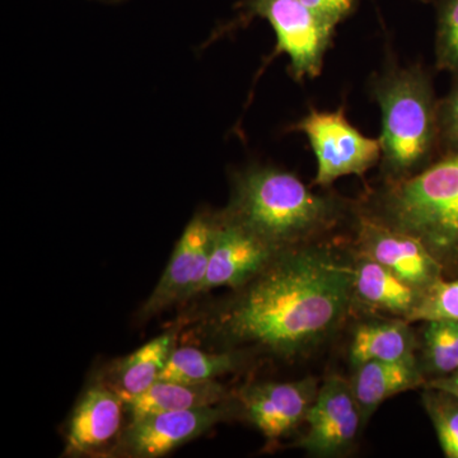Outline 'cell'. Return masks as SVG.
I'll return each mask as SVG.
<instances>
[{"mask_svg": "<svg viewBox=\"0 0 458 458\" xmlns=\"http://www.w3.org/2000/svg\"><path fill=\"white\" fill-rule=\"evenodd\" d=\"M439 148L441 156L458 153V80L438 102Z\"/></svg>", "mask_w": 458, "mask_h": 458, "instance_id": "cell-24", "label": "cell"}, {"mask_svg": "<svg viewBox=\"0 0 458 458\" xmlns=\"http://www.w3.org/2000/svg\"><path fill=\"white\" fill-rule=\"evenodd\" d=\"M307 8L311 9L327 25L336 27L352 16L357 7V0H301Z\"/></svg>", "mask_w": 458, "mask_h": 458, "instance_id": "cell-25", "label": "cell"}, {"mask_svg": "<svg viewBox=\"0 0 458 458\" xmlns=\"http://www.w3.org/2000/svg\"><path fill=\"white\" fill-rule=\"evenodd\" d=\"M436 66L458 80V0H439L437 12Z\"/></svg>", "mask_w": 458, "mask_h": 458, "instance_id": "cell-23", "label": "cell"}, {"mask_svg": "<svg viewBox=\"0 0 458 458\" xmlns=\"http://www.w3.org/2000/svg\"><path fill=\"white\" fill-rule=\"evenodd\" d=\"M417 340L405 319H373L355 328L349 357L352 366L369 360H415Z\"/></svg>", "mask_w": 458, "mask_h": 458, "instance_id": "cell-18", "label": "cell"}, {"mask_svg": "<svg viewBox=\"0 0 458 458\" xmlns=\"http://www.w3.org/2000/svg\"><path fill=\"white\" fill-rule=\"evenodd\" d=\"M354 261L319 240L274 256L197 319L204 345L291 360L335 334L354 304Z\"/></svg>", "mask_w": 458, "mask_h": 458, "instance_id": "cell-1", "label": "cell"}, {"mask_svg": "<svg viewBox=\"0 0 458 458\" xmlns=\"http://www.w3.org/2000/svg\"><path fill=\"white\" fill-rule=\"evenodd\" d=\"M179 330L155 337L137 351L114 360L98 373L99 378L123 401L146 393L158 381L172 351L177 346Z\"/></svg>", "mask_w": 458, "mask_h": 458, "instance_id": "cell-14", "label": "cell"}, {"mask_svg": "<svg viewBox=\"0 0 458 458\" xmlns=\"http://www.w3.org/2000/svg\"><path fill=\"white\" fill-rule=\"evenodd\" d=\"M318 379L254 382L237 391L242 420L252 424L267 439L276 443L304 423L318 393Z\"/></svg>", "mask_w": 458, "mask_h": 458, "instance_id": "cell-11", "label": "cell"}, {"mask_svg": "<svg viewBox=\"0 0 458 458\" xmlns=\"http://www.w3.org/2000/svg\"><path fill=\"white\" fill-rule=\"evenodd\" d=\"M369 93L381 110L382 182L417 174L441 157L439 98L426 66L391 62L372 75Z\"/></svg>", "mask_w": 458, "mask_h": 458, "instance_id": "cell-3", "label": "cell"}, {"mask_svg": "<svg viewBox=\"0 0 458 458\" xmlns=\"http://www.w3.org/2000/svg\"><path fill=\"white\" fill-rule=\"evenodd\" d=\"M125 403L98 376L75 403L68 421L64 456L96 454L122 432Z\"/></svg>", "mask_w": 458, "mask_h": 458, "instance_id": "cell-13", "label": "cell"}, {"mask_svg": "<svg viewBox=\"0 0 458 458\" xmlns=\"http://www.w3.org/2000/svg\"><path fill=\"white\" fill-rule=\"evenodd\" d=\"M424 387L437 388L454 394L458 399V370L450 376L439 377V378L428 379Z\"/></svg>", "mask_w": 458, "mask_h": 458, "instance_id": "cell-26", "label": "cell"}, {"mask_svg": "<svg viewBox=\"0 0 458 458\" xmlns=\"http://www.w3.org/2000/svg\"><path fill=\"white\" fill-rule=\"evenodd\" d=\"M278 252L222 212L216 213L212 254L199 295L221 286L236 289L246 284Z\"/></svg>", "mask_w": 458, "mask_h": 458, "instance_id": "cell-12", "label": "cell"}, {"mask_svg": "<svg viewBox=\"0 0 458 458\" xmlns=\"http://www.w3.org/2000/svg\"><path fill=\"white\" fill-rule=\"evenodd\" d=\"M370 216L418 238L445 271L458 278V153L417 174L382 182L360 203Z\"/></svg>", "mask_w": 458, "mask_h": 458, "instance_id": "cell-4", "label": "cell"}, {"mask_svg": "<svg viewBox=\"0 0 458 458\" xmlns=\"http://www.w3.org/2000/svg\"><path fill=\"white\" fill-rule=\"evenodd\" d=\"M354 300L369 309L408 321L420 291L366 256L354 254Z\"/></svg>", "mask_w": 458, "mask_h": 458, "instance_id": "cell-16", "label": "cell"}, {"mask_svg": "<svg viewBox=\"0 0 458 458\" xmlns=\"http://www.w3.org/2000/svg\"><path fill=\"white\" fill-rule=\"evenodd\" d=\"M363 421L349 379L328 376L304 419L307 430L298 447L315 457L343 456L357 441Z\"/></svg>", "mask_w": 458, "mask_h": 458, "instance_id": "cell-10", "label": "cell"}, {"mask_svg": "<svg viewBox=\"0 0 458 458\" xmlns=\"http://www.w3.org/2000/svg\"><path fill=\"white\" fill-rule=\"evenodd\" d=\"M349 379L363 420H369L386 400L426 385L427 377L418 360L408 361L369 360L354 367Z\"/></svg>", "mask_w": 458, "mask_h": 458, "instance_id": "cell-15", "label": "cell"}, {"mask_svg": "<svg viewBox=\"0 0 458 458\" xmlns=\"http://www.w3.org/2000/svg\"><path fill=\"white\" fill-rule=\"evenodd\" d=\"M242 419L236 394L205 408L165 411L131 420L105 457L158 458L194 441L218 424Z\"/></svg>", "mask_w": 458, "mask_h": 458, "instance_id": "cell-7", "label": "cell"}, {"mask_svg": "<svg viewBox=\"0 0 458 458\" xmlns=\"http://www.w3.org/2000/svg\"><path fill=\"white\" fill-rule=\"evenodd\" d=\"M242 17L269 22L276 38L270 60L282 54L288 56L289 75L294 81L303 82L321 74L335 29L322 22L301 0H246Z\"/></svg>", "mask_w": 458, "mask_h": 458, "instance_id": "cell-6", "label": "cell"}, {"mask_svg": "<svg viewBox=\"0 0 458 458\" xmlns=\"http://www.w3.org/2000/svg\"><path fill=\"white\" fill-rule=\"evenodd\" d=\"M355 205L331 192H313L292 172L256 165L234 174L221 212L276 251H284L325 240L351 221Z\"/></svg>", "mask_w": 458, "mask_h": 458, "instance_id": "cell-2", "label": "cell"}, {"mask_svg": "<svg viewBox=\"0 0 458 458\" xmlns=\"http://www.w3.org/2000/svg\"><path fill=\"white\" fill-rule=\"evenodd\" d=\"M458 321V278H443L421 292L408 322Z\"/></svg>", "mask_w": 458, "mask_h": 458, "instance_id": "cell-22", "label": "cell"}, {"mask_svg": "<svg viewBox=\"0 0 458 458\" xmlns=\"http://www.w3.org/2000/svg\"><path fill=\"white\" fill-rule=\"evenodd\" d=\"M234 393L218 381L185 382L158 379L146 393L126 401L131 420L165 411L205 408L231 400Z\"/></svg>", "mask_w": 458, "mask_h": 458, "instance_id": "cell-17", "label": "cell"}, {"mask_svg": "<svg viewBox=\"0 0 458 458\" xmlns=\"http://www.w3.org/2000/svg\"><path fill=\"white\" fill-rule=\"evenodd\" d=\"M424 388V409L432 421L443 454L458 458V399L437 388Z\"/></svg>", "mask_w": 458, "mask_h": 458, "instance_id": "cell-21", "label": "cell"}, {"mask_svg": "<svg viewBox=\"0 0 458 458\" xmlns=\"http://www.w3.org/2000/svg\"><path fill=\"white\" fill-rule=\"evenodd\" d=\"M292 131L302 132L316 157L313 185L328 188L342 177H363L381 162L379 138H369L358 131L345 114V107L336 111L310 108L309 114L291 126Z\"/></svg>", "mask_w": 458, "mask_h": 458, "instance_id": "cell-5", "label": "cell"}, {"mask_svg": "<svg viewBox=\"0 0 458 458\" xmlns=\"http://www.w3.org/2000/svg\"><path fill=\"white\" fill-rule=\"evenodd\" d=\"M252 358L237 351H203L195 346H176L159 379L165 381L208 382L237 372Z\"/></svg>", "mask_w": 458, "mask_h": 458, "instance_id": "cell-19", "label": "cell"}, {"mask_svg": "<svg viewBox=\"0 0 458 458\" xmlns=\"http://www.w3.org/2000/svg\"><path fill=\"white\" fill-rule=\"evenodd\" d=\"M352 250L393 271L401 280L423 292L445 276V271L418 238L391 227L355 205L352 218Z\"/></svg>", "mask_w": 458, "mask_h": 458, "instance_id": "cell-8", "label": "cell"}, {"mask_svg": "<svg viewBox=\"0 0 458 458\" xmlns=\"http://www.w3.org/2000/svg\"><path fill=\"white\" fill-rule=\"evenodd\" d=\"M216 213L198 212L186 225L156 288L140 307V319L198 297L212 254Z\"/></svg>", "mask_w": 458, "mask_h": 458, "instance_id": "cell-9", "label": "cell"}, {"mask_svg": "<svg viewBox=\"0 0 458 458\" xmlns=\"http://www.w3.org/2000/svg\"><path fill=\"white\" fill-rule=\"evenodd\" d=\"M421 369L428 379L450 376L458 370V321L424 322Z\"/></svg>", "mask_w": 458, "mask_h": 458, "instance_id": "cell-20", "label": "cell"}]
</instances>
